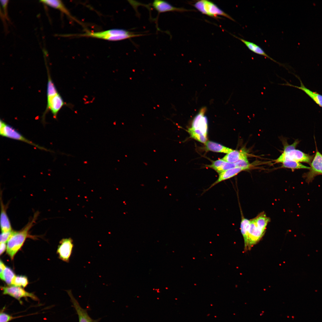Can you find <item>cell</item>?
I'll return each instance as SVG.
<instances>
[{
    "mask_svg": "<svg viewBox=\"0 0 322 322\" xmlns=\"http://www.w3.org/2000/svg\"><path fill=\"white\" fill-rule=\"evenodd\" d=\"M240 230L243 237L245 248L249 249L262 238L270 221L264 212H261L253 219L241 217Z\"/></svg>",
    "mask_w": 322,
    "mask_h": 322,
    "instance_id": "cell-1",
    "label": "cell"
},
{
    "mask_svg": "<svg viewBox=\"0 0 322 322\" xmlns=\"http://www.w3.org/2000/svg\"><path fill=\"white\" fill-rule=\"evenodd\" d=\"M38 215L36 213L34 214L33 219L21 230L13 231L7 242L6 248L7 253L12 260L21 248L26 239L30 236L29 231L35 222Z\"/></svg>",
    "mask_w": 322,
    "mask_h": 322,
    "instance_id": "cell-2",
    "label": "cell"
},
{
    "mask_svg": "<svg viewBox=\"0 0 322 322\" xmlns=\"http://www.w3.org/2000/svg\"><path fill=\"white\" fill-rule=\"evenodd\" d=\"M143 35H144L143 34H137L125 30L119 29L97 32H87L77 35V36L80 37H90L112 41H119Z\"/></svg>",
    "mask_w": 322,
    "mask_h": 322,
    "instance_id": "cell-3",
    "label": "cell"
},
{
    "mask_svg": "<svg viewBox=\"0 0 322 322\" xmlns=\"http://www.w3.org/2000/svg\"><path fill=\"white\" fill-rule=\"evenodd\" d=\"M193 6L202 13L214 18H218L221 16L235 21L230 16L227 14L213 2L206 0H199Z\"/></svg>",
    "mask_w": 322,
    "mask_h": 322,
    "instance_id": "cell-4",
    "label": "cell"
},
{
    "mask_svg": "<svg viewBox=\"0 0 322 322\" xmlns=\"http://www.w3.org/2000/svg\"><path fill=\"white\" fill-rule=\"evenodd\" d=\"M0 134L1 136L27 143L41 150L49 151L47 149L29 140L12 126L1 119L0 121Z\"/></svg>",
    "mask_w": 322,
    "mask_h": 322,
    "instance_id": "cell-5",
    "label": "cell"
},
{
    "mask_svg": "<svg viewBox=\"0 0 322 322\" xmlns=\"http://www.w3.org/2000/svg\"><path fill=\"white\" fill-rule=\"evenodd\" d=\"M314 157L298 149H294L287 152H284L275 160L276 163L282 162L287 160L295 161L298 162L306 163L310 164Z\"/></svg>",
    "mask_w": 322,
    "mask_h": 322,
    "instance_id": "cell-6",
    "label": "cell"
},
{
    "mask_svg": "<svg viewBox=\"0 0 322 322\" xmlns=\"http://www.w3.org/2000/svg\"><path fill=\"white\" fill-rule=\"evenodd\" d=\"M315 141L316 152L310 164V168L307 172L303 174V177L308 184L311 182L317 175H322V154L318 151Z\"/></svg>",
    "mask_w": 322,
    "mask_h": 322,
    "instance_id": "cell-7",
    "label": "cell"
},
{
    "mask_svg": "<svg viewBox=\"0 0 322 322\" xmlns=\"http://www.w3.org/2000/svg\"><path fill=\"white\" fill-rule=\"evenodd\" d=\"M1 289L4 295H8L17 300L22 303L21 299L23 298L29 297L32 300L38 301V298L34 294L26 291L21 287L15 286H1Z\"/></svg>",
    "mask_w": 322,
    "mask_h": 322,
    "instance_id": "cell-8",
    "label": "cell"
},
{
    "mask_svg": "<svg viewBox=\"0 0 322 322\" xmlns=\"http://www.w3.org/2000/svg\"><path fill=\"white\" fill-rule=\"evenodd\" d=\"M74 247L72 239L70 238L62 239L59 242L57 253L59 258L68 263L72 253Z\"/></svg>",
    "mask_w": 322,
    "mask_h": 322,
    "instance_id": "cell-9",
    "label": "cell"
},
{
    "mask_svg": "<svg viewBox=\"0 0 322 322\" xmlns=\"http://www.w3.org/2000/svg\"><path fill=\"white\" fill-rule=\"evenodd\" d=\"M205 107L202 108L193 119L191 128L197 129L200 131L205 135L207 136L208 120L205 115L206 111Z\"/></svg>",
    "mask_w": 322,
    "mask_h": 322,
    "instance_id": "cell-10",
    "label": "cell"
},
{
    "mask_svg": "<svg viewBox=\"0 0 322 322\" xmlns=\"http://www.w3.org/2000/svg\"><path fill=\"white\" fill-rule=\"evenodd\" d=\"M70 297L72 306L75 309L78 316L79 322H97L98 320L92 319L88 315L87 310L81 307L79 303L73 296L71 290L67 291Z\"/></svg>",
    "mask_w": 322,
    "mask_h": 322,
    "instance_id": "cell-11",
    "label": "cell"
},
{
    "mask_svg": "<svg viewBox=\"0 0 322 322\" xmlns=\"http://www.w3.org/2000/svg\"><path fill=\"white\" fill-rule=\"evenodd\" d=\"M47 104L45 113L49 110L55 119H56L58 113L65 103L58 93L51 98L47 99Z\"/></svg>",
    "mask_w": 322,
    "mask_h": 322,
    "instance_id": "cell-12",
    "label": "cell"
},
{
    "mask_svg": "<svg viewBox=\"0 0 322 322\" xmlns=\"http://www.w3.org/2000/svg\"><path fill=\"white\" fill-rule=\"evenodd\" d=\"M151 5L159 13L169 11L183 12L191 10L174 7L168 2L162 0H154Z\"/></svg>",
    "mask_w": 322,
    "mask_h": 322,
    "instance_id": "cell-13",
    "label": "cell"
},
{
    "mask_svg": "<svg viewBox=\"0 0 322 322\" xmlns=\"http://www.w3.org/2000/svg\"><path fill=\"white\" fill-rule=\"evenodd\" d=\"M295 76L300 80L301 84L300 86H298L290 84L286 80L285 81L287 82L286 83L279 84L292 86L302 90L309 96L317 104L320 106L322 107V95L316 92L312 91L306 88L304 85L299 77L296 75H295Z\"/></svg>",
    "mask_w": 322,
    "mask_h": 322,
    "instance_id": "cell-14",
    "label": "cell"
},
{
    "mask_svg": "<svg viewBox=\"0 0 322 322\" xmlns=\"http://www.w3.org/2000/svg\"><path fill=\"white\" fill-rule=\"evenodd\" d=\"M246 170L244 168L236 167L227 170L219 174V176L217 180L212 183L208 188L205 190L204 192H205L208 191L219 183L230 179L236 176L241 171Z\"/></svg>",
    "mask_w": 322,
    "mask_h": 322,
    "instance_id": "cell-15",
    "label": "cell"
},
{
    "mask_svg": "<svg viewBox=\"0 0 322 322\" xmlns=\"http://www.w3.org/2000/svg\"><path fill=\"white\" fill-rule=\"evenodd\" d=\"M232 35L235 38L240 40L248 48V49L249 50H250L256 54L264 56L267 58L270 59L271 60L273 61L274 62L278 64L279 65L283 66L285 67L284 65L283 64H282L278 62H277L274 59L269 56L266 53V52L264 51V50L258 45L254 43L247 41L244 39L242 38L239 37H238L235 35Z\"/></svg>",
    "mask_w": 322,
    "mask_h": 322,
    "instance_id": "cell-16",
    "label": "cell"
},
{
    "mask_svg": "<svg viewBox=\"0 0 322 322\" xmlns=\"http://www.w3.org/2000/svg\"><path fill=\"white\" fill-rule=\"evenodd\" d=\"M40 1L50 7L59 10L61 12L66 14L70 18L78 22H80L72 16L61 1L59 0H42Z\"/></svg>",
    "mask_w": 322,
    "mask_h": 322,
    "instance_id": "cell-17",
    "label": "cell"
},
{
    "mask_svg": "<svg viewBox=\"0 0 322 322\" xmlns=\"http://www.w3.org/2000/svg\"><path fill=\"white\" fill-rule=\"evenodd\" d=\"M207 166L213 169L219 174L227 170L236 167L235 163L226 162L222 159L213 161L211 164L207 165Z\"/></svg>",
    "mask_w": 322,
    "mask_h": 322,
    "instance_id": "cell-18",
    "label": "cell"
},
{
    "mask_svg": "<svg viewBox=\"0 0 322 322\" xmlns=\"http://www.w3.org/2000/svg\"><path fill=\"white\" fill-rule=\"evenodd\" d=\"M1 213L0 225L1 232L12 230L11 224L6 212V208L1 199Z\"/></svg>",
    "mask_w": 322,
    "mask_h": 322,
    "instance_id": "cell-19",
    "label": "cell"
},
{
    "mask_svg": "<svg viewBox=\"0 0 322 322\" xmlns=\"http://www.w3.org/2000/svg\"><path fill=\"white\" fill-rule=\"evenodd\" d=\"M205 144V148L208 151L227 154L233 150L231 148L210 141H207Z\"/></svg>",
    "mask_w": 322,
    "mask_h": 322,
    "instance_id": "cell-20",
    "label": "cell"
},
{
    "mask_svg": "<svg viewBox=\"0 0 322 322\" xmlns=\"http://www.w3.org/2000/svg\"><path fill=\"white\" fill-rule=\"evenodd\" d=\"M243 151L233 150L227 153L222 159L230 163H235L241 157Z\"/></svg>",
    "mask_w": 322,
    "mask_h": 322,
    "instance_id": "cell-21",
    "label": "cell"
},
{
    "mask_svg": "<svg viewBox=\"0 0 322 322\" xmlns=\"http://www.w3.org/2000/svg\"><path fill=\"white\" fill-rule=\"evenodd\" d=\"M16 275L12 269L6 267L2 274L0 275L1 279L9 286L12 285L13 280Z\"/></svg>",
    "mask_w": 322,
    "mask_h": 322,
    "instance_id": "cell-22",
    "label": "cell"
},
{
    "mask_svg": "<svg viewBox=\"0 0 322 322\" xmlns=\"http://www.w3.org/2000/svg\"><path fill=\"white\" fill-rule=\"evenodd\" d=\"M282 167L295 169H308L310 168L309 167L307 166L295 161L291 160H286L282 163Z\"/></svg>",
    "mask_w": 322,
    "mask_h": 322,
    "instance_id": "cell-23",
    "label": "cell"
},
{
    "mask_svg": "<svg viewBox=\"0 0 322 322\" xmlns=\"http://www.w3.org/2000/svg\"><path fill=\"white\" fill-rule=\"evenodd\" d=\"M188 131L191 137L196 140L204 143L207 141V136L199 130L190 128Z\"/></svg>",
    "mask_w": 322,
    "mask_h": 322,
    "instance_id": "cell-24",
    "label": "cell"
},
{
    "mask_svg": "<svg viewBox=\"0 0 322 322\" xmlns=\"http://www.w3.org/2000/svg\"><path fill=\"white\" fill-rule=\"evenodd\" d=\"M28 284L27 277L24 275L15 276L13 280L12 285L19 287H25Z\"/></svg>",
    "mask_w": 322,
    "mask_h": 322,
    "instance_id": "cell-25",
    "label": "cell"
},
{
    "mask_svg": "<svg viewBox=\"0 0 322 322\" xmlns=\"http://www.w3.org/2000/svg\"><path fill=\"white\" fill-rule=\"evenodd\" d=\"M235 164L236 167L244 168L246 170L249 169L251 165L248 162L246 153L243 151L241 157Z\"/></svg>",
    "mask_w": 322,
    "mask_h": 322,
    "instance_id": "cell-26",
    "label": "cell"
},
{
    "mask_svg": "<svg viewBox=\"0 0 322 322\" xmlns=\"http://www.w3.org/2000/svg\"><path fill=\"white\" fill-rule=\"evenodd\" d=\"M4 308L1 310L0 313V322H9L11 320L16 318L17 317H14L4 312Z\"/></svg>",
    "mask_w": 322,
    "mask_h": 322,
    "instance_id": "cell-27",
    "label": "cell"
},
{
    "mask_svg": "<svg viewBox=\"0 0 322 322\" xmlns=\"http://www.w3.org/2000/svg\"><path fill=\"white\" fill-rule=\"evenodd\" d=\"M13 231L2 232L0 235V243H5L7 242Z\"/></svg>",
    "mask_w": 322,
    "mask_h": 322,
    "instance_id": "cell-28",
    "label": "cell"
},
{
    "mask_svg": "<svg viewBox=\"0 0 322 322\" xmlns=\"http://www.w3.org/2000/svg\"><path fill=\"white\" fill-rule=\"evenodd\" d=\"M299 143L298 140H295L291 145H289L287 143H285L284 146V152H287L291 150L295 149V148Z\"/></svg>",
    "mask_w": 322,
    "mask_h": 322,
    "instance_id": "cell-29",
    "label": "cell"
},
{
    "mask_svg": "<svg viewBox=\"0 0 322 322\" xmlns=\"http://www.w3.org/2000/svg\"><path fill=\"white\" fill-rule=\"evenodd\" d=\"M0 2L2 6L5 17L6 19H8L7 13V6L8 0H1Z\"/></svg>",
    "mask_w": 322,
    "mask_h": 322,
    "instance_id": "cell-30",
    "label": "cell"
},
{
    "mask_svg": "<svg viewBox=\"0 0 322 322\" xmlns=\"http://www.w3.org/2000/svg\"><path fill=\"white\" fill-rule=\"evenodd\" d=\"M6 247V246L5 243H0V254L1 255L4 252Z\"/></svg>",
    "mask_w": 322,
    "mask_h": 322,
    "instance_id": "cell-31",
    "label": "cell"
},
{
    "mask_svg": "<svg viewBox=\"0 0 322 322\" xmlns=\"http://www.w3.org/2000/svg\"><path fill=\"white\" fill-rule=\"evenodd\" d=\"M0 275H1L2 274L6 266L1 260H0Z\"/></svg>",
    "mask_w": 322,
    "mask_h": 322,
    "instance_id": "cell-32",
    "label": "cell"
}]
</instances>
